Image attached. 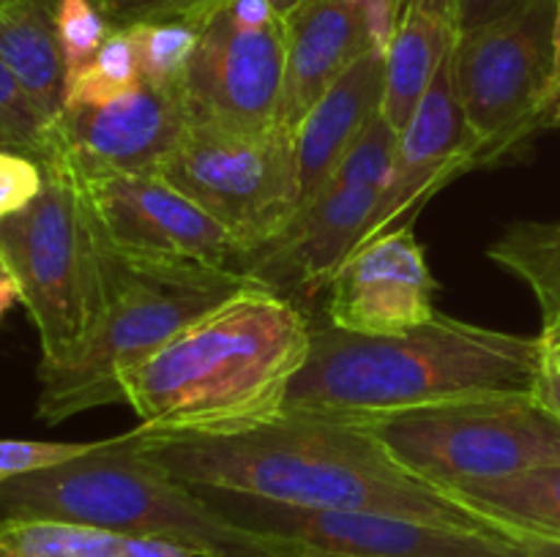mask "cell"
<instances>
[{"label": "cell", "instance_id": "6da1fadb", "mask_svg": "<svg viewBox=\"0 0 560 557\" xmlns=\"http://www.w3.org/2000/svg\"><path fill=\"white\" fill-rule=\"evenodd\" d=\"M137 431L145 457L191 486L323 511L388 513L514 538L443 486L399 464L364 426L348 420L284 415L224 437L153 435L142 426Z\"/></svg>", "mask_w": 560, "mask_h": 557}, {"label": "cell", "instance_id": "7a4b0ae2", "mask_svg": "<svg viewBox=\"0 0 560 557\" xmlns=\"http://www.w3.org/2000/svg\"><path fill=\"white\" fill-rule=\"evenodd\" d=\"M310 347L312 317L249 287L129 366L120 396L153 435H241L284 418Z\"/></svg>", "mask_w": 560, "mask_h": 557}, {"label": "cell", "instance_id": "3957f363", "mask_svg": "<svg viewBox=\"0 0 560 557\" xmlns=\"http://www.w3.org/2000/svg\"><path fill=\"white\" fill-rule=\"evenodd\" d=\"M539 336L495 331L438 311L399 336H361L312 317V347L284 415L372 420L495 393L539 391Z\"/></svg>", "mask_w": 560, "mask_h": 557}, {"label": "cell", "instance_id": "277c9868", "mask_svg": "<svg viewBox=\"0 0 560 557\" xmlns=\"http://www.w3.org/2000/svg\"><path fill=\"white\" fill-rule=\"evenodd\" d=\"M0 519L85 524L197 557H315L299 541L230 522L195 486L148 459L137 429L96 440L69 462L0 481Z\"/></svg>", "mask_w": 560, "mask_h": 557}, {"label": "cell", "instance_id": "5b68a950", "mask_svg": "<svg viewBox=\"0 0 560 557\" xmlns=\"http://www.w3.org/2000/svg\"><path fill=\"white\" fill-rule=\"evenodd\" d=\"M104 244V240H102ZM107 300L96 328L60 364H38L36 415L60 424L88 410L124 402L120 375L189 322L249 287L246 273L140 265L104 246Z\"/></svg>", "mask_w": 560, "mask_h": 557}, {"label": "cell", "instance_id": "8992f818", "mask_svg": "<svg viewBox=\"0 0 560 557\" xmlns=\"http://www.w3.org/2000/svg\"><path fill=\"white\" fill-rule=\"evenodd\" d=\"M38 164L42 194L25 211L0 218V260L36 328L42 364H60L96 328L107 271L80 169L60 145Z\"/></svg>", "mask_w": 560, "mask_h": 557}, {"label": "cell", "instance_id": "52a82bcc", "mask_svg": "<svg viewBox=\"0 0 560 557\" xmlns=\"http://www.w3.org/2000/svg\"><path fill=\"white\" fill-rule=\"evenodd\" d=\"M370 431L399 464L438 486L512 478L560 464V415L530 393H495L372 420Z\"/></svg>", "mask_w": 560, "mask_h": 557}, {"label": "cell", "instance_id": "ba28073f", "mask_svg": "<svg viewBox=\"0 0 560 557\" xmlns=\"http://www.w3.org/2000/svg\"><path fill=\"white\" fill-rule=\"evenodd\" d=\"M558 0H525L517 11L459 33L452 80L474 142L470 169L495 167L539 134V104L552 74Z\"/></svg>", "mask_w": 560, "mask_h": 557}, {"label": "cell", "instance_id": "9c48e42d", "mask_svg": "<svg viewBox=\"0 0 560 557\" xmlns=\"http://www.w3.org/2000/svg\"><path fill=\"white\" fill-rule=\"evenodd\" d=\"M397 134L381 109L320 194L306 202L277 238L252 251L246 276L315 317L317 298L326 295L342 262L359 249L381 202Z\"/></svg>", "mask_w": 560, "mask_h": 557}, {"label": "cell", "instance_id": "30bf717a", "mask_svg": "<svg viewBox=\"0 0 560 557\" xmlns=\"http://www.w3.org/2000/svg\"><path fill=\"white\" fill-rule=\"evenodd\" d=\"M156 175L217 218L244 246L246 260L301 208L295 137L279 126L266 134L189 126Z\"/></svg>", "mask_w": 560, "mask_h": 557}, {"label": "cell", "instance_id": "8fae6325", "mask_svg": "<svg viewBox=\"0 0 560 557\" xmlns=\"http://www.w3.org/2000/svg\"><path fill=\"white\" fill-rule=\"evenodd\" d=\"M230 522L310 546L315 557H536L523 541L388 513L323 511L195 486Z\"/></svg>", "mask_w": 560, "mask_h": 557}, {"label": "cell", "instance_id": "7c38bea8", "mask_svg": "<svg viewBox=\"0 0 560 557\" xmlns=\"http://www.w3.org/2000/svg\"><path fill=\"white\" fill-rule=\"evenodd\" d=\"M82 180L98 235L120 260L246 273L244 246L162 175H102Z\"/></svg>", "mask_w": 560, "mask_h": 557}, {"label": "cell", "instance_id": "4fadbf2b", "mask_svg": "<svg viewBox=\"0 0 560 557\" xmlns=\"http://www.w3.org/2000/svg\"><path fill=\"white\" fill-rule=\"evenodd\" d=\"M284 85V20L257 31L238 27L228 5L208 16L175 80L189 126L266 134L279 126Z\"/></svg>", "mask_w": 560, "mask_h": 557}, {"label": "cell", "instance_id": "5bb4252c", "mask_svg": "<svg viewBox=\"0 0 560 557\" xmlns=\"http://www.w3.org/2000/svg\"><path fill=\"white\" fill-rule=\"evenodd\" d=\"M438 282L413 224L359 246L323 295L320 317L361 336H399L438 315Z\"/></svg>", "mask_w": 560, "mask_h": 557}, {"label": "cell", "instance_id": "9a60e30c", "mask_svg": "<svg viewBox=\"0 0 560 557\" xmlns=\"http://www.w3.org/2000/svg\"><path fill=\"white\" fill-rule=\"evenodd\" d=\"M189 129L175 82L140 80L96 107H66L55 120L58 145L82 178L156 173Z\"/></svg>", "mask_w": 560, "mask_h": 557}, {"label": "cell", "instance_id": "2e32d148", "mask_svg": "<svg viewBox=\"0 0 560 557\" xmlns=\"http://www.w3.org/2000/svg\"><path fill=\"white\" fill-rule=\"evenodd\" d=\"M474 142L452 80V55L421 96L408 126L397 134L392 173L359 246L408 227L421 208L454 178L470 173Z\"/></svg>", "mask_w": 560, "mask_h": 557}, {"label": "cell", "instance_id": "e0dca14e", "mask_svg": "<svg viewBox=\"0 0 560 557\" xmlns=\"http://www.w3.org/2000/svg\"><path fill=\"white\" fill-rule=\"evenodd\" d=\"M284 20V85L279 129H295L312 104L345 69L370 49L361 9L353 0H295Z\"/></svg>", "mask_w": 560, "mask_h": 557}, {"label": "cell", "instance_id": "ac0fdd59", "mask_svg": "<svg viewBox=\"0 0 560 557\" xmlns=\"http://www.w3.org/2000/svg\"><path fill=\"white\" fill-rule=\"evenodd\" d=\"M383 91H386V52L370 47L312 104L295 129L301 208L320 194L339 162L348 156L355 140L381 112Z\"/></svg>", "mask_w": 560, "mask_h": 557}, {"label": "cell", "instance_id": "d6986e66", "mask_svg": "<svg viewBox=\"0 0 560 557\" xmlns=\"http://www.w3.org/2000/svg\"><path fill=\"white\" fill-rule=\"evenodd\" d=\"M457 38L454 0H405L397 33L386 49L383 115L394 129L408 126Z\"/></svg>", "mask_w": 560, "mask_h": 557}, {"label": "cell", "instance_id": "ffe728a7", "mask_svg": "<svg viewBox=\"0 0 560 557\" xmlns=\"http://www.w3.org/2000/svg\"><path fill=\"white\" fill-rule=\"evenodd\" d=\"M52 3L22 0L0 9V60L49 120L66 107V63L55 33Z\"/></svg>", "mask_w": 560, "mask_h": 557}, {"label": "cell", "instance_id": "44dd1931", "mask_svg": "<svg viewBox=\"0 0 560 557\" xmlns=\"http://www.w3.org/2000/svg\"><path fill=\"white\" fill-rule=\"evenodd\" d=\"M448 495L501 524L517 541H560V464L512 475L443 486Z\"/></svg>", "mask_w": 560, "mask_h": 557}, {"label": "cell", "instance_id": "7402d4cb", "mask_svg": "<svg viewBox=\"0 0 560 557\" xmlns=\"http://www.w3.org/2000/svg\"><path fill=\"white\" fill-rule=\"evenodd\" d=\"M0 557H197L162 541H142L85 524L0 519Z\"/></svg>", "mask_w": 560, "mask_h": 557}, {"label": "cell", "instance_id": "603a6c76", "mask_svg": "<svg viewBox=\"0 0 560 557\" xmlns=\"http://www.w3.org/2000/svg\"><path fill=\"white\" fill-rule=\"evenodd\" d=\"M487 257L528 284L539 300L541 325L560 322V224L514 222L498 235Z\"/></svg>", "mask_w": 560, "mask_h": 557}, {"label": "cell", "instance_id": "cb8c5ba5", "mask_svg": "<svg viewBox=\"0 0 560 557\" xmlns=\"http://www.w3.org/2000/svg\"><path fill=\"white\" fill-rule=\"evenodd\" d=\"M140 80L142 74L135 38L129 31H113L104 38L91 63L66 85V107L107 104L131 91Z\"/></svg>", "mask_w": 560, "mask_h": 557}, {"label": "cell", "instance_id": "d4e9b609", "mask_svg": "<svg viewBox=\"0 0 560 557\" xmlns=\"http://www.w3.org/2000/svg\"><path fill=\"white\" fill-rule=\"evenodd\" d=\"M55 142V120L36 107L14 71L0 60V147L44 162L52 156Z\"/></svg>", "mask_w": 560, "mask_h": 557}, {"label": "cell", "instance_id": "484cf974", "mask_svg": "<svg viewBox=\"0 0 560 557\" xmlns=\"http://www.w3.org/2000/svg\"><path fill=\"white\" fill-rule=\"evenodd\" d=\"M131 33L142 80L170 85L180 76L200 38V27L189 22H142L124 27Z\"/></svg>", "mask_w": 560, "mask_h": 557}, {"label": "cell", "instance_id": "4316f807", "mask_svg": "<svg viewBox=\"0 0 560 557\" xmlns=\"http://www.w3.org/2000/svg\"><path fill=\"white\" fill-rule=\"evenodd\" d=\"M55 33H58L60 52L66 63V85L85 69L113 33L104 14L93 0H58L52 11Z\"/></svg>", "mask_w": 560, "mask_h": 557}, {"label": "cell", "instance_id": "83f0119b", "mask_svg": "<svg viewBox=\"0 0 560 557\" xmlns=\"http://www.w3.org/2000/svg\"><path fill=\"white\" fill-rule=\"evenodd\" d=\"M113 31L142 25V22H202L217 14L228 0H93Z\"/></svg>", "mask_w": 560, "mask_h": 557}, {"label": "cell", "instance_id": "f1b7e54d", "mask_svg": "<svg viewBox=\"0 0 560 557\" xmlns=\"http://www.w3.org/2000/svg\"><path fill=\"white\" fill-rule=\"evenodd\" d=\"M93 442H47V440H0V481L36 473L52 464L69 462Z\"/></svg>", "mask_w": 560, "mask_h": 557}, {"label": "cell", "instance_id": "f546056e", "mask_svg": "<svg viewBox=\"0 0 560 557\" xmlns=\"http://www.w3.org/2000/svg\"><path fill=\"white\" fill-rule=\"evenodd\" d=\"M44 189L42 164L25 153L0 147V218L25 211Z\"/></svg>", "mask_w": 560, "mask_h": 557}, {"label": "cell", "instance_id": "4dcf8cb0", "mask_svg": "<svg viewBox=\"0 0 560 557\" xmlns=\"http://www.w3.org/2000/svg\"><path fill=\"white\" fill-rule=\"evenodd\" d=\"M525 0H454L457 5V31L470 33L476 27H485L501 16L512 14Z\"/></svg>", "mask_w": 560, "mask_h": 557}, {"label": "cell", "instance_id": "1f68e13d", "mask_svg": "<svg viewBox=\"0 0 560 557\" xmlns=\"http://www.w3.org/2000/svg\"><path fill=\"white\" fill-rule=\"evenodd\" d=\"M558 109H560V0L556 9V27H552V74L550 82H547L545 98L539 104V131L547 129V126L558 123Z\"/></svg>", "mask_w": 560, "mask_h": 557}, {"label": "cell", "instance_id": "d6a6232c", "mask_svg": "<svg viewBox=\"0 0 560 557\" xmlns=\"http://www.w3.org/2000/svg\"><path fill=\"white\" fill-rule=\"evenodd\" d=\"M228 11L233 22L246 31H257L279 20L282 11L273 5V0H228Z\"/></svg>", "mask_w": 560, "mask_h": 557}, {"label": "cell", "instance_id": "836d02e7", "mask_svg": "<svg viewBox=\"0 0 560 557\" xmlns=\"http://www.w3.org/2000/svg\"><path fill=\"white\" fill-rule=\"evenodd\" d=\"M539 342H541V358H545V369H550L552 375L560 377V322L541 325Z\"/></svg>", "mask_w": 560, "mask_h": 557}, {"label": "cell", "instance_id": "e575fe53", "mask_svg": "<svg viewBox=\"0 0 560 557\" xmlns=\"http://www.w3.org/2000/svg\"><path fill=\"white\" fill-rule=\"evenodd\" d=\"M16 300H20V287L11 278V273L5 271V265H0V322H3V317L9 315Z\"/></svg>", "mask_w": 560, "mask_h": 557}, {"label": "cell", "instance_id": "d590c367", "mask_svg": "<svg viewBox=\"0 0 560 557\" xmlns=\"http://www.w3.org/2000/svg\"><path fill=\"white\" fill-rule=\"evenodd\" d=\"M539 393H541V399H545V402L560 415V377L552 375L550 369H545V375H541Z\"/></svg>", "mask_w": 560, "mask_h": 557}, {"label": "cell", "instance_id": "8d00e7d4", "mask_svg": "<svg viewBox=\"0 0 560 557\" xmlns=\"http://www.w3.org/2000/svg\"><path fill=\"white\" fill-rule=\"evenodd\" d=\"M523 544L528 546L536 557H560V541L558 538H525Z\"/></svg>", "mask_w": 560, "mask_h": 557}, {"label": "cell", "instance_id": "74e56055", "mask_svg": "<svg viewBox=\"0 0 560 557\" xmlns=\"http://www.w3.org/2000/svg\"><path fill=\"white\" fill-rule=\"evenodd\" d=\"M293 3H295V0H273V5H277L279 11H284V9H288V5H293Z\"/></svg>", "mask_w": 560, "mask_h": 557}, {"label": "cell", "instance_id": "f35d334b", "mask_svg": "<svg viewBox=\"0 0 560 557\" xmlns=\"http://www.w3.org/2000/svg\"><path fill=\"white\" fill-rule=\"evenodd\" d=\"M11 3H22V0H0V9H3V5H11ZM44 3H58V0H44Z\"/></svg>", "mask_w": 560, "mask_h": 557}, {"label": "cell", "instance_id": "ab89813d", "mask_svg": "<svg viewBox=\"0 0 560 557\" xmlns=\"http://www.w3.org/2000/svg\"><path fill=\"white\" fill-rule=\"evenodd\" d=\"M558 123H560V109H558Z\"/></svg>", "mask_w": 560, "mask_h": 557}, {"label": "cell", "instance_id": "60d3db41", "mask_svg": "<svg viewBox=\"0 0 560 557\" xmlns=\"http://www.w3.org/2000/svg\"><path fill=\"white\" fill-rule=\"evenodd\" d=\"M0 265H3V260H0Z\"/></svg>", "mask_w": 560, "mask_h": 557}]
</instances>
